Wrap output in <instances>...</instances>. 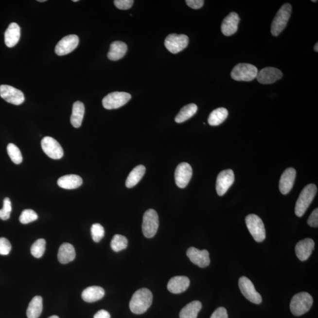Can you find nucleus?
<instances>
[{
  "mask_svg": "<svg viewBox=\"0 0 318 318\" xmlns=\"http://www.w3.org/2000/svg\"><path fill=\"white\" fill-rule=\"evenodd\" d=\"M153 302V294L150 290L141 288L133 295L130 302V309L133 314H143L147 311Z\"/></svg>",
  "mask_w": 318,
  "mask_h": 318,
  "instance_id": "obj_1",
  "label": "nucleus"
},
{
  "mask_svg": "<svg viewBox=\"0 0 318 318\" xmlns=\"http://www.w3.org/2000/svg\"><path fill=\"white\" fill-rule=\"evenodd\" d=\"M317 192V187L314 184H309L300 192L296 203L295 212L296 215L302 217L313 201Z\"/></svg>",
  "mask_w": 318,
  "mask_h": 318,
  "instance_id": "obj_2",
  "label": "nucleus"
},
{
  "mask_svg": "<svg viewBox=\"0 0 318 318\" xmlns=\"http://www.w3.org/2000/svg\"><path fill=\"white\" fill-rule=\"evenodd\" d=\"M313 302V298L309 293H298L292 298L290 308L295 316H301L310 310Z\"/></svg>",
  "mask_w": 318,
  "mask_h": 318,
  "instance_id": "obj_3",
  "label": "nucleus"
},
{
  "mask_svg": "<svg viewBox=\"0 0 318 318\" xmlns=\"http://www.w3.org/2000/svg\"><path fill=\"white\" fill-rule=\"evenodd\" d=\"M292 13V6L289 3L284 4L279 10L273 19L271 33L273 36H278L286 27Z\"/></svg>",
  "mask_w": 318,
  "mask_h": 318,
  "instance_id": "obj_4",
  "label": "nucleus"
},
{
  "mask_svg": "<svg viewBox=\"0 0 318 318\" xmlns=\"http://www.w3.org/2000/svg\"><path fill=\"white\" fill-rule=\"evenodd\" d=\"M258 70L255 66L248 63H239L231 72V77L236 81L251 82L256 79Z\"/></svg>",
  "mask_w": 318,
  "mask_h": 318,
  "instance_id": "obj_5",
  "label": "nucleus"
},
{
  "mask_svg": "<svg viewBox=\"0 0 318 318\" xmlns=\"http://www.w3.org/2000/svg\"><path fill=\"white\" fill-rule=\"evenodd\" d=\"M245 222L248 230L255 241L257 242H263L266 238V231L260 217L255 214H250L247 216Z\"/></svg>",
  "mask_w": 318,
  "mask_h": 318,
  "instance_id": "obj_6",
  "label": "nucleus"
},
{
  "mask_svg": "<svg viewBox=\"0 0 318 318\" xmlns=\"http://www.w3.org/2000/svg\"><path fill=\"white\" fill-rule=\"evenodd\" d=\"M159 225L157 212L153 209H149L145 212L142 224V231L145 237L147 238H153L157 233Z\"/></svg>",
  "mask_w": 318,
  "mask_h": 318,
  "instance_id": "obj_7",
  "label": "nucleus"
},
{
  "mask_svg": "<svg viewBox=\"0 0 318 318\" xmlns=\"http://www.w3.org/2000/svg\"><path fill=\"white\" fill-rule=\"evenodd\" d=\"M131 98L132 96L125 92H113L104 97L102 104L106 109H116L126 104Z\"/></svg>",
  "mask_w": 318,
  "mask_h": 318,
  "instance_id": "obj_8",
  "label": "nucleus"
},
{
  "mask_svg": "<svg viewBox=\"0 0 318 318\" xmlns=\"http://www.w3.org/2000/svg\"><path fill=\"white\" fill-rule=\"evenodd\" d=\"M239 286L243 295L250 302L255 304L262 303L261 295L256 291L253 283L247 277L240 278Z\"/></svg>",
  "mask_w": 318,
  "mask_h": 318,
  "instance_id": "obj_9",
  "label": "nucleus"
},
{
  "mask_svg": "<svg viewBox=\"0 0 318 318\" xmlns=\"http://www.w3.org/2000/svg\"><path fill=\"white\" fill-rule=\"evenodd\" d=\"M189 44V37L185 35H170L164 41L166 48L172 54L182 52Z\"/></svg>",
  "mask_w": 318,
  "mask_h": 318,
  "instance_id": "obj_10",
  "label": "nucleus"
},
{
  "mask_svg": "<svg viewBox=\"0 0 318 318\" xmlns=\"http://www.w3.org/2000/svg\"><path fill=\"white\" fill-rule=\"evenodd\" d=\"M41 147L49 158L57 160L63 157L64 152L58 142L52 137L47 136L42 139Z\"/></svg>",
  "mask_w": 318,
  "mask_h": 318,
  "instance_id": "obj_11",
  "label": "nucleus"
},
{
  "mask_svg": "<svg viewBox=\"0 0 318 318\" xmlns=\"http://www.w3.org/2000/svg\"><path fill=\"white\" fill-rule=\"evenodd\" d=\"M0 96L8 103L20 105L24 102V95L21 90L8 85L0 86Z\"/></svg>",
  "mask_w": 318,
  "mask_h": 318,
  "instance_id": "obj_12",
  "label": "nucleus"
},
{
  "mask_svg": "<svg viewBox=\"0 0 318 318\" xmlns=\"http://www.w3.org/2000/svg\"><path fill=\"white\" fill-rule=\"evenodd\" d=\"M79 43V38L77 35H71L66 36L58 42L55 48L56 54L62 56L69 54L77 48Z\"/></svg>",
  "mask_w": 318,
  "mask_h": 318,
  "instance_id": "obj_13",
  "label": "nucleus"
},
{
  "mask_svg": "<svg viewBox=\"0 0 318 318\" xmlns=\"http://www.w3.org/2000/svg\"><path fill=\"white\" fill-rule=\"evenodd\" d=\"M235 181L232 170L227 169L219 173L216 180V189L219 196L224 195Z\"/></svg>",
  "mask_w": 318,
  "mask_h": 318,
  "instance_id": "obj_14",
  "label": "nucleus"
},
{
  "mask_svg": "<svg viewBox=\"0 0 318 318\" xmlns=\"http://www.w3.org/2000/svg\"><path fill=\"white\" fill-rule=\"evenodd\" d=\"M192 168L188 163H181L175 171V182L180 188H185L188 186L192 177Z\"/></svg>",
  "mask_w": 318,
  "mask_h": 318,
  "instance_id": "obj_15",
  "label": "nucleus"
},
{
  "mask_svg": "<svg viewBox=\"0 0 318 318\" xmlns=\"http://www.w3.org/2000/svg\"><path fill=\"white\" fill-rule=\"evenodd\" d=\"M186 253L192 263L197 265L201 268L208 266L211 263L209 253L207 250H200L196 247H191L187 250Z\"/></svg>",
  "mask_w": 318,
  "mask_h": 318,
  "instance_id": "obj_16",
  "label": "nucleus"
},
{
  "mask_svg": "<svg viewBox=\"0 0 318 318\" xmlns=\"http://www.w3.org/2000/svg\"><path fill=\"white\" fill-rule=\"evenodd\" d=\"M283 76V72L275 68H265L258 71L257 79L258 82L263 85H270L280 80Z\"/></svg>",
  "mask_w": 318,
  "mask_h": 318,
  "instance_id": "obj_17",
  "label": "nucleus"
},
{
  "mask_svg": "<svg viewBox=\"0 0 318 318\" xmlns=\"http://www.w3.org/2000/svg\"><path fill=\"white\" fill-rule=\"evenodd\" d=\"M314 248L315 242L313 240L310 238L302 240L296 245V255L301 261H305L310 257Z\"/></svg>",
  "mask_w": 318,
  "mask_h": 318,
  "instance_id": "obj_18",
  "label": "nucleus"
},
{
  "mask_svg": "<svg viewBox=\"0 0 318 318\" xmlns=\"http://www.w3.org/2000/svg\"><path fill=\"white\" fill-rule=\"evenodd\" d=\"M297 172L292 167L286 169L283 173L280 181V190L282 194L289 193L294 186Z\"/></svg>",
  "mask_w": 318,
  "mask_h": 318,
  "instance_id": "obj_19",
  "label": "nucleus"
},
{
  "mask_svg": "<svg viewBox=\"0 0 318 318\" xmlns=\"http://www.w3.org/2000/svg\"><path fill=\"white\" fill-rule=\"evenodd\" d=\"M240 18L238 14L231 12L226 17L221 25L223 34L226 36H230L235 34L238 29Z\"/></svg>",
  "mask_w": 318,
  "mask_h": 318,
  "instance_id": "obj_20",
  "label": "nucleus"
},
{
  "mask_svg": "<svg viewBox=\"0 0 318 318\" xmlns=\"http://www.w3.org/2000/svg\"><path fill=\"white\" fill-rule=\"evenodd\" d=\"M190 285V280L184 276L173 277L167 284V289L173 294H180L186 291Z\"/></svg>",
  "mask_w": 318,
  "mask_h": 318,
  "instance_id": "obj_21",
  "label": "nucleus"
},
{
  "mask_svg": "<svg viewBox=\"0 0 318 318\" xmlns=\"http://www.w3.org/2000/svg\"><path fill=\"white\" fill-rule=\"evenodd\" d=\"M21 36V29L18 24L12 23L9 25L4 35L5 45L10 48L15 47L18 43Z\"/></svg>",
  "mask_w": 318,
  "mask_h": 318,
  "instance_id": "obj_22",
  "label": "nucleus"
},
{
  "mask_svg": "<svg viewBox=\"0 0 318 318\" xmlns=\"http://www.w3.org/2000/svg\"><path fill=\"white\" fill-rule=\"evenodd\" d=\"M105 294V290L102 287L93 286L84 290L82 297L86 302L91 303L102 299Z\"/></svg>",
  "mask_w": 318,
  "mask_h": 318,
  "instance_id": "obj_23",
  "label": "nucleus"
},
{
  "mask_svg": "<svg viewBox=\"0 0 318 318\" xmlns=\"http://www.w3.org/2000/svg\"><path fill=\"white\" fill-rule=\"evenodd\" d=\"M76 257V251L71 244L65 243L61 245L58 252V260L62 264L69 263Z\"/></svg>",
  "mask_w": 318,
  "mask_h": 318,
  "instance_id": "obj_24",
  "label": "nucleus"
},
{
  "mask_svg": "<svg viewBox=\"0 0 318 318\" xmlns=\"http://www.w3.org/2000/svg\"><path fill=\"white\" fill-rule=\"evenodd\" d=\"M83 180L79 176L69 175L63 176L58 178V185L65 189H74L79 188L82 185Z\"/></svg>",
  "mask_w": 318,
  "mask_h": 318,
  "instance_id": "obj_25",
  "label": "nucleus"
},
{
  "mask_svg": "<svg viewBox=\"0 0 318 318\" xmlns=\"http://www.w3.org/2000/svg\"><path fill=\"white\" fill-rule=\"evenodd\" d=\"M127 51L126 44L122 41H114L111 44L107 57L110 60H119L124 56Z\"/></svg>",
  "mask_w": 318,
  "mask_h": 318,
  "instance_id": "obj_26",
  "label": "nucleus"
},
{
  "mask_svg": "<svg viewBox=\"0 0 318 318\" xmlns=\"http://www.w3.org/2000/svg\"><path fill=\"white\" fill-rule=\"evenodd\" d=\"M85 107L82 102H76L72 105V114L71 118V124L75 128H79L82 124L85 115Z\"/></svg>",
  "mask_w": 318,
  "mask_h": 318,
  "instance_id": "obj_27",
  "label": "nucleus"
},
{
  "mask_svg": "<svg viewBox=\"0 0 318 318\" xmlns=\"http://www.w3.org/2000/svg\"><path fill=\"white\" fill-rule=\"evenodd\" d=\"M146 172V167L143 165H139L134 168L130 173L125 181V186L127 188H132L141 180Z\"/></svg>",
  "mask_w": 318,
  "mask_h": 318,
  "instance_id": "obj_28",
  "label": "nucleus"
},
{
  "mask_svg": "<svg viewBox=\"0 0 318 318\" xmlns=\"http://www.w3.org/2000/svg\"><path fill=\"white\" fill-rule=\"evenodd\" d=\"M43 311V299L40 296H35L30 301L27 309L28 318H38Z\"/></svg>",
  "mask_w": 318,
  "mask_h": 318,
  "instance_id": "obj_29",
  "label": "nucleus"
},
{
  "mask_svg": "<svg viewBox=\"0 0 318 318\" xmlns=\"http://www.w3.org/2000/svg\"><path fill=\"white\" fill-rule=\"evenodd\" d=\"M202 308V303L200 301H192L181 310L180 318H197Z\"/></svg>",
  "mask_w": 318,
  "mask_h": 318,
  "instance_id": "obj_30",
  "label": "nucleus"
},
{
  "mask_svg": "<svg viewBox=\"0 0 318 318\" xmlns=\"http://www.w3.org/2000/svg\"><path fill=\"white\" fill-rule=\"evenodd\" d=\"M228 116V111L227 108L220 107L214 110L209 115L208 118L209 124L213 126L222 124Z\"/></svg>",
  "mask_w": 318,
  "mask_h": 318,
  "instance_id": "obj_31",
  "label": "nucleus"
},
{
  "mask_svg": "<svg viewBox=\"0 0 318 318\" xmlns=\"http://www.w3.org/2000/svg\"><path fill=\"white\" fill-rule=\"evenodd\" d=\"M197 111V106L192 103L184 106L175 118V122L181 124L193 117Z\"/></svg>",
  "mask_w": 318,
  "mask_h": 318,
  "instance_id": "obj_32",
  "label": "nucleus"
},
{
  "mask_svg": "<svg viewBox=\"0 0 318 318\" xmlns=\"http://www.w3.org/2000/svg\"><path fill=\"white\" fill-rule=\"evenodd\" d=\"M128 241L125 236L115 235L111 240L110 246L114 252H119L127 247Z\"/></svg>",
  "mask_w": 318,
  "mask_h": 318,
  "instance_id": "obj_33",
  "label": "nucleus"
},
{
  "mask_svg": "<svg viewBox=\"0 0 318 318\" xmlns=\"http://www.w3.org/2000/svg\"><path fill=\"white\" fill-rule=\"evenodd\" d=\"M46 250V241L44 239H39L31 247V253L36 258H40Z\"/></svg>",
  "mask_w": 318,
  "mask_h": 318,
  "instance_id": "obj_34",
  "label": "nucleus"
},
{
  "mask_svg": "<svg viewBox=\"0 0 318 318\" xmlns=\"http://www.w3.org/2000/svg\"><path fill=\"white\" fill-rule=\"evenodd\" d=\"M8 155L11 160L15 164H20L23 161V156H22L20 150L15 144L9 143L7 147Z\"/></svg>",
  "mask_w": 318,
  "mask_h": 318,
  "instance_id": "obj_35",
  "label": "nucleus"
},
{
  "mask_svg": "<svg viewBox=\"0 0 318 318\" xmlns=\"http://www.w3.org/2000/svg\"><path fill=\"white\" fill-rule=\"evenodd\" d=\"M38 219L37 214L32 209H26L22 212L19 216V222L23 224H28L29 223L34 222Z\"/></svg>",
  "mask_w": 318,
  "mask_h": 318,
  "instance_id": "obj_36",
  "label": "nucleus"
},
{
  "mask_svg": "<svg viewBox=\"0 0 318 318\" xmlns=\"http://www.w3.org/2000/svg\"><path fill=\"white\" fill-rule=\"evenodd\" d=\"M92 238L95 242H99L105 236V229L99 224H94L91 228Z\"/></svg>",
  "mask_w": 318,
  "mask_h": 318,
  "instance_id": "obj_37",
  "label": "nucleus"
},
{
  "mask_svg": "<svg viewBox=\"0 0 318 318\" xmlns=\"http://www.w3.org/2000/svg\"><path fill=\"white\" fill-rule=\"evenodd\" d=\"M12 211V202L9 198L5 197L3 201V208L0 209V219L3 220L9 219Z\"/></svg>",
  "mask_w": 318,
  "mask_h": 318,
  "instance_id": "obj_38",
  "label": "nucleus"
},
{
  "mask_svg": "<svg viewBox=\"0 0 318 318\" xmlns=\"http://www.w3.org/2000/svg\"><path fill=\"white\" fill-rule=\"evenodd\" d=\"M12 250V245L8 240L5 238H0V255H7Z\"/></svg>",
  "mask_w": 318,
  "mask_h": 318,
  "instance_id": "obj_39",
  "label": "nucleus"
},
{
  "mask_svg": "<svg viewBox=\"0 0 318 318\" xmlns=\"http://www.w3.org/2000/svg\"><path fill=\"white\" fill-rule=\"evenodd\" d=\"M134 1L133 0H116L114 1L115 6L121 10H128L132 7Z\"/></svg>",
  "mask_w": 318,
  "mask_h": 318,
  "instance_id": "obj_40",
  "label": "nucleus"
},
{
  "mask_svg": "<svg viewBox=\"0 0 318 318\" xmlns=\"http://www.w3.org/2000/svg\"><path fill=\"white\" fill-rule=\"evenodd\" d=\"M308 224L311 227L318 228V209H315L308 219Z\"/></svg>",
  "mask_w": 318,
  "mask_h": 318,
  "instance_id": "obj_41",
  "label": "nucleus"
},
{
  "mask_svg": "<svg viewBox=\"0 0 318 318\" xmlns=\"http://www.w3.org/2000/svg\"><path fill=\"white\" fill-rule=\"evenodd\" d=\"M211 318H228L227 309L224 307H220L212 314Z\"/></svg>",
  "mask_w": 318,
  "mask_h": 318,
  "instance_id": "obj_42",
  "label": "nucleus"
},
{
  "mask_svg": "<svg viewBox=\"0 0 318 318\" xmlns=\"http://www.w3.org/2000/svg\"><path fill=\"white\" fill-rule=\"evenodd\" d=\"M187 5L193 9H199L203 7L205 1L203 0H187Z\"/></svg>",
  "mask_w": 318,
  "mask_h": 318,
  "instance_id": "obj_43",
  "label": "nucleus"
},
{
  "mask_svg": "<svg viewBox=\"0 0 318 318\" xmlns=\"http://www.w3.org/2000/svg\"><path fill=\"white\" fill-rule=\"evenodd\" d=\"M110 315L107 311L100 310L94 315V318H110Z\"/></svg>",
  "mask_w": 318,
  "mask_h": 318,
  "instance_id": "obj_44",
  "label": "nucleus"
},
{
  "mask_svg": "<svg viewBox=\"0 0 318 318\" xmlns=\"http://www.w3.org/2000/svg\"><path fill=\"white\" fill-rule=\"evenodd\" d=\"M314 50L316 52H318V43H317L314 46Z\"/></svg>",
  "mask_w": 318,
  "mask_h": 318,
  "instance_id": "obj_45",
  "label": "nucleus"
},
{
  "mask_svg": "<svg viewBox=\"0 0 318 318\" xmlns=\"http://www.w3.org/2000/svg\"><path fill=\"white\" fill-rule=\"evenodd\" d=\"M49 318H59V317L56 316V315H53V316L50 317Z\"/></svg>",
  "mask_w": 318,
  "mask_h": 318,
  "instance_id": "obj_46",
  "label": "nucleus"
},
{
  "mask_svg": "<svg viewBox=\"0 0 318 318\" xmlns=\"http://www.w3.org/2000/svg\"><path fill=\"white\" fill-rule=\"evenodd\" d=\"M38 1L40 2H46V0H38Z\"/></svg>",
  "mask_w": 318,
  "mask_h": 318,
  "instance_id": "obj_47",
  "label": "nucleus"
},
{
  "mask_svg": "<svg viewBox=\"0 0 318 318\" xmlns=\"http://www.w3.org/2000/svg\"><path fill=\"white\" fill-rule=\"evenodd\" d=\"M73 1V2H78L79 1H78V0H73V1Z\"/></svg>",
  "mask_w": 318,
  "mask_h": 318,
  "instance_id": "obj_48",
  "label": "nucleus"
},
{
  "mask_svg": "<svg viewBox=\"0 0 318 318\" xmlns=\"http://www.w3.org/2000/svg\"><path fill=\"white\" fill-rule=\"evenodd\" d=\"M312 2H318V1H312Z\"/></svg>",
  "mask_w": 318,
  "mask_h": 318,
  "instance_id": "obj_49",
  "label": "nucleus"
}]
</instances>
